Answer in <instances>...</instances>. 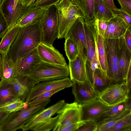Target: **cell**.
Instances as JSON below:
<instances>
[{
    "label": "cell",
    "instance_id": "8d00e7d4",
    "mask_svg": "<svg viewBox=\"0 0 131 131\" xmlns=\"http://www.w3.org/2000/svg\"><path fill=\"white\" fill-rule=\"evenodd\" d=\"M97 126L93 120L81 121L76 131H96Z\"/></svg>",
    "mask_w": 131,
    "mask_h": 131
},
{
    "label": "cell",
    "instance_id": "f907efd6",
    "mask_svg": "<svg viewBox=\"0 0 131 131\" xmlns=\"http://www.w3.org/2000/svg\"><path fill=\"white\" fill-rule=\"evenodd\" d=\"M36 0H31L27 6H29L33 4Z\"/></svg>",
    "mask_w": 131,
    "mask_h": 131
},
{
    "label": "cell",
    "instance_id": "d4e9b609",
    "mask_svg": "<svg viewBox=\"0 0 131 131\" xmlns=\"http://www.w3.org/2000/svg\"><path fill=\"white\" fill-rule=\"evenodd\" d=\"M1 80V82H9L18 74L16 65L9 57L7 53L2 54Z\"/></svg>",
    "mask_w": 131,
    "mask_h": 131
},
{
    "label": "cell",
    "instance_id": "5bb4252c",
    "mask_svg": "<svg viewBox=\"0 0 131 131\" xmlns=\"http://www.w3.org/2000/svg\"><path fill=\"white\" fill-rule=\"evenodd\" d=\"M79 104L77 102L65 103L57 113L58 115L57 124L53 130L55 131L58 127L81 121Z\"/></svg>",
    "mask_w": 131,
    "mask_h": 131
},
{
    "label": "cell",
    "instance_id": "ba28073f",
    "mask_svg": "<svg viewBox=\"0 0 131 131\" xmlns=\"http://www.w3.org/2000/svg\"><path fill=\"white\" fill-rule=\"evenodd\" d=\"M25 6L19 0H1L0 12L7 25L8 30L16 24Z\"/></svg>",
    "mask_w": 131,
    "mask_h": 131
},
{
    "label": "cell",
    "instance_id": "c3c4849f",
    "mask_svg": "<svg viewBox=\"0 0 131 131\" xmlns=\"http://www.w3.org/2000/svg\"><path fill=\"white\" fill-rule=\"evenodd\" d=\"M22 5L24 6H27L31 0H19Z\"/></svg>",
    "mask_w": 131,
    "mask_h": 131
},
{
    "label": "cell",
    "instance_id": "f6af8a7d",
    "mask_svg": "<svg viewBox=\"0 0 131 131\" xmlns=\"http://www.w3.org/2000/svg\"><path fill=\"white\" fill-rule=\"evenodd\" d=\"M125 82L130 94L131 86V65L129 66Z\"/></svg>",
    "mask_w": 131,
    "mask_h": 131
},
{
    "label": "cell",
    "instance_id": "74e56055",
    "mask_svg": "<svg viewBox=\"0 0 131 131\" xmlns=\"http://www.w3.org/2000/svg\"><path fill=\"white\" fill-rule=\"evenodd\" d=\"M60 0H40L35 1L32 4L44 10L48 9L51 6L59 2Z\"/></svg>",
    "mask_w": 131,
    "mask_h": 131
},
{
    "label": "cell",
    "instance_id": "3957f363",
    "mask_svg": "<svg viewBox=\"0 0 131 131\" xmlns=\"http://www.w3.org/2000/svg\"><path fill=\"white\" fill-rule=\"evenodd\" d=\"M58 14V34L57 38H65L68 32L79 17L84 19L80 9L70 0H60L54 5Z\"/></svg>",
    "mask_w": 131,
    "mask_h": 131
},
{
    "label": "cell",
    "instance_id": "8992f818",
    "mask_svg": "<svg viewBox=\"0 0 131 131\" xmlns=\"http://www.w3.org/2000/svg\"><path fill=\"white\" fill-rule=\"evenodd\" d=\"M84 28L87 45L86 73L87 80L92 85L94 71L100 66L94 37L88 21H84Z\"/></svg>",
    "mask_w": 131,
    "mask_h": 131
},
{
    "label": "cell",
    "instance_id": "816d5d0a",
    "mask_svg": "<svg viewBox=\"0 0 131 131\" xmlns=\"http://www.w3.org/2000/svg\"><path fill=\"white\" fill-rule=\"evenodd\" d=\"M40 0H36V1H40Z\"/></svg>",
    "mask_w": 131,
    "mask_h": 131
},
{
    "label": "cell",
    "instance_id": "484cf974",
    "mask_svg": "<svg viewBox=\"0 0 131 131\" xmlns=\"http://www.w3.org/2000/svg\"><path fill=\"white\" fill-rule=\"evenodd\" d=\"M114 84L115 83L104 74L100 66L95 69L93 74L92 86L95 91L99 94Z\"/></svg>",
    "mask_w": 131,
    "mask_h": 131
},
{
    "label": "cell",
    "instance_id": "7402d4cb",
    "mask_svg": "<svg viewBox=\"0 0 131 131\" xmlns=\"http://www.w3.org/2000/svg\"><path fill=\"white\" fill-rule=\"evenodd\" d=\"M129 28L131 27L122 19L114 15L108 21V28L103 37L105 39H118L123 36Z\"/></svg>",
    "mask_w": 131,
    "mask_h": 131
},
{
    "label": "cell",
    "instance_id": "f5cc1de1",
    "mask_svg": "<svg viewBox=\"0 0 131 131\" xmlns=\"http://www.w3.org/2000/svg\"><path fill=\"white\" fill-rule=\"evenodd\" d=\"M1 0H0V3H1Z\"/></svg>",
    "mask_w": 131,
    "mask_h": 131
},
{
    "label": "cell",
    "instance_id": "d590c367",
    "mask_svg": "<svg viewBox=\"0 0 131 131\" xmlns=\"http://www.w3.org/2000/svg\"><path fill=\"white\" fill-rule=\"evenodd\" d=\"M64 89L63 88H58L44 92L36 97L29 102L28 105H31L36 104L49 99L54 94Z\"/></svg>",
    "mask_w": 131,
    "mask_h": 131
},
{
    "label": "cell",
    "instance_id": "db71d44e",
    "mask_svg": "<svg viewBox=\"0 0 131 131\" xmlns=\"http://www.w3.org/2000/svg\"><path fill=\"white\" fill-rule=\"evenodd\" d=\"M1 83H0V85H1Z\"/></svg>",
    "mask_w": 131,
    "mask_h": 131
},
{
    "label": "cell",
    "instance_id": "ee69618b",
    "mask_svg": "<svg viewBox=\"0 0 131 131\" xmlns=\"http://www.w3.org/2000/svg\"><path fill=\"white\" fill-rule=\"evenodd\" d=\"M131 28L128 29L124 36L126 44L128 49L131 51Z\"/></svg>",
    "mask_w": 131,
    "mask_h": 131
},
{
    "label": "cell",
    "instance_id": "9a60e30c",
    "mask_svg": "<svg viewBox=\"0 0 131 131\" xmlns=\"http://www.w3.org/2000/svg\"><path fill=\"white\" fill-rule=\"evenodd\" d=\"M110 106L99 98L81 105L79 104L81 121L94 120Z\"/></svg>",
    "mask_w": 131,
    "mask_h": 131
},
{
    "label": "cell",
    "instance_id": "e0dca14e",
    "mask_svg": "<svg viewBox=\"0 0 131 131\" xmlns=\"http://www.w3.org/2000/svg\"><path fill=\"white\" fill-rule=\"evenodd\" d=\"M37 49L42 62L62 66L67 65L63 56L52 45L41 42Z\"/></svg>",
    "mask_w": 131,
    "mask_h": 131
},
{
    "label": "cell",
    "instance_id": "60d3db41",
    "mask_svg": "<svg viewBox=\"0 0 131 131\" xmlns=\"http://www.w3.org/2000/svg\"><path fill=\"white\" fill-rule=\"evenodd\" d=\"M118 14L117 16L122 19L125 22L131 27V16L124 12L121 9H118Z\"/></svg>",
    "mask_w": 131,
    "mask_h": 131
},
{
    "label": "cell",
    "instance_id": "83f0119b",
    "mask_svg": "<svg viewBox=\"0 0 131 131\" xmlns=\"http://www.w3.org/2000/svg\"><path fill=\"white\" fill-rule=\"evenodd\" d=\"M20 27L15 25L8 30L2 37L0 42V53H8L16 37Z\"/></svg>",
    "mask_w": 131,
    "mask_h": 131
},
{
    "label": "cell",
    "instance_id": "4fadbf2b",
    "mask_svg": "<svg viewBox=\"0 0 131 131\" xmlns=\"http://www.w3.org/2000/svg\"><path fill=\"white\" fill-rule=\"evenodd\" d=\"M98 21L97 19L94 17L89 20V22L95 38L100 67L106 76L107 63L106 46L105 38L101 34L99 29Z\"/></svg>",
    "mask_w": 131,
    "mask_h": 131
},
{
    "label": "cell",
    "instance_id": "7bdbcfd3",
    "mask_svg": "<svg viewBox=\"0 0 131 131\" xmlns=\"http://www.w3.org/2000/svg\"><path fill=\"white\" fill-rule=\"evenodd\" d=\"M108 21L98 20V25L99 29L101 34L103 36L107 28Z\"/></svg>",
    "mask_w": 131,
    "mask_h": 131
},
{
    "label": "cell",
    "instance_id": "bcb514c9",
    "mask_svg": "<svg viewBox=\"0 0 131 131\" xmlns=\"http://www.w3.org/2000/svg\"><path fill=\"white\" fill-rule=\"evenodd\" d=\"M110 8L114 15L118 14V8L116 7L113 0H103Z\"/></svg>",
    "mask_w": 131,
    "mask_h": 131
},
{
    "label": "cell",
    "instance_id": "1f68e13d",
    "mask_svg": "<svg viewBox=\"0 0 131 131\" xmlns=\"http://www.w3.org/2000/svg\"><path fill=\"white\" fill-rule=\"evenodd\" d=\"M64 50L69 61L75 59L79 54L78 47L75 43L71 39H65Z\"/></svg>",
    "mask_w": 131,
    "mask_h": 131
},
{
    "label": "cell",
    "instance_id": "11a10c76",
    "mask_svg": "<svg viewBox=\"0 0 131 131\" xmlns=\"http://www.w3.org/2000/svg\"></svg>",
    "mask_w": 131,
    "mask_h": 131
},
{
    "label": "cell",
    "instance_id": "7a4b0ae2",
    "mask_svg": "<svg viewBox=\"0 0 131 131\" xmlns=\"http://www.w3.org/2000/svg\"><path fill=\"white\" fill-rule=\"evenodd\" d=\"M50 101V99L40 103L28 105L26 108L10 113L0 126V131H14L22 127L41 112Z\"/></svg>",
    "mask_w": 131,
    "mask_h": 131
},
{
    "label": "cell",
    "instance_id": "9c48e42d",
    "mask_svg": "<svg viewBox=\"0 0 131 131\" xmlns=\"http://www.w3.org/2000/svg\"><path fill=\"white\" fill-rule=\"evenodd\" d=\"M131 97L125 82L112 84L99 94V98L108 105L112 106Z\"/></svg>",
    "mask_w": 131,
    "mask_h": 131
},
{
    "label": "cell",
    "instance_id": "836d02e7",
    "mask_svg": "<svg viewBox=\"0 0 131 131\" xmlns=\"http://www.w3.org/2000/svg\"><path fill=\"white\" fill-rule=\"evenodd\" d=\"M131 113V110L127 109L117 116L113 118L107 122L97 126L96 131H109L119 120Z\"/></svg>",
    "mask_w": 131,
    "mask_h": 131
},
{
    "label": "cell",
    "instance_id": "b9f144b4",
    "mask_svg": "<svg viewBox=\"0 0 131 131\" xmlns=\"http://www.w3.org/2000/svg\"><path fill=\"white\" fill-rule=\"evenodd\" d=\"M8 31L6 23L0 12V38Z\"/></svg>",
    "mask_w": 131,
    "mask_h": 131
},
{
    "label": "cell",
    "instance_id": "603a6c76",
    "mask_svg": "<svg viewBox=\"0 0 131 131\" xmlns=\"http://www.w3.org/2000/svg\"><path fill=\"white\" fill-rule=\"evenodd\" d=\"M44 11V10L33 4L25 6L16 25L21 27L34 22H39L42 17Z\"/></svg>",
    "mask_w": 131,
    "mask_h": 131
},
{
    "label": "cell",
    "instance_id": "d6a6232c",
    "mask_svg": "<svg viewBox=\"0 0 131 131\" xmlns=\"http://www.w3.org/2000/svg\"><path fill=\"white\" fill-rule=\"evenodd\" d=\"M131 113L119 120L109 131H130Z\"/></svg>",
    "mask_w": 131,
    "mask_h": 131
},
{
    "label": "cell",
    "instance_id": "e575fe53",
    "mask_svg": "<svg viewBox=\"0 0 131 131\" xmlns=\"http://www.w3.org/2000/svg\"><path fill=\"white\" fill-rule=\"evenodd\" d=\"M58 115L51 117L48 121L34 127L32 130L34 131H49L53 130L56 127L58 121Z\"/></svg>",
    "mask_w": 131,
    "mask_h": 131
},
{
    "label": "cell",
    "instance_id": "cb8c5ba5",
    "mask_svg": "<svg viewBox=\"0 0 131 131\" xmlns=\"http://www.w3.org/2000/svg\"><path fill=\"white\" fill-rule=\"evenodd\" d=\"M68 66L71 81L83 82L87 80L85 64L80 57L78 55L75 59L69 61Z\"/></svg>",
    "mask_w": 131,
    "mask_h": 131
},
{
    "label": "cell",
    "instance_id": "ab89813d",
    "mask_svg": "<svg viewBox=\"0 0 131 131\" xmlns=\"http://www.w3.org/2000/svg\"><path fill=\"white\" fill-rule=\"evenodd\" d=\"M81 121L66 126L57 128L55 131H76L80 126Z\"/></svg>",
    "mask_w": 131,
    "mask_h": 131
},
{
    "label": "cell",
    "instance_id": "5b68a950",
    "mask_svg": "<svg viewBox=\"0 0 131 131\" xmlns=\"http://www.w3.org/2000/svg\"><path fill=\"white\" fill-rule=\"evenodd\" d=\"M39 23L41 31V42L52 45L58 34L57 12L54 5L45 10Z\"/></svg>",
    "mask_w": 131,
    "mask_h": 131
},
{
    "label": "cell",
    "instance_id": "d6986e66",
    "mask_svg": "<svg viewBox=\"0 0 131 131\" xmlns=\"http://www.w3.org/2000/svg\"><path fill=\"white\" fill-rule=\"evenodd\" d=\"M41 62L36 48L22 58L16 64L18 74L28 76Z\"/></svg>",
    "mask_w": 131,
    "mask_h": 131
},
{
    "label": "cell",
    "instance_id": "44dd1931",
    "mask_svg": "<svg viewBox=\"0 0 131 131\" xmlns=\"http://www.w3.org/2000/svg\"><path fill=\"white\" fill-rule=\"evenodd\" d=\"M131 97H129L124 101L110 106L94 121L97 126L117 116L127 109L131 110Z\"/></svg>",
    "mask_w": 131,
    "mask_h": 131
},
{
    "label": "cell",
    "instance_id": "ac0fdd59",
    "mask_svg": "<svg viewBox=\"0 0 131 131\" xmlns=\"http://www.w3.org/2000/svg\"><path fill=\"white\" fill-rule=\"evenodd\" d=\"M12 85L19 99L25 102L26 97L37 83L28 76L18 74L9 82Z\"/></svg>",
    "mask_w": 131,
    "mask_h": 131
},
{
    "label": "cell",
    "instance_id": "7dc6e473",
    "mask_svg": "<svg viewBox=\"0 0 131 131\" xmlns=\"http://www.w3.org/2000/svg\"><path fill=\"white\" fill-rule=\"evenodd\" d=\"M10 114L7 112H0V126Z\"/></svg>",
    "mask_w": 131,
    "mask_h": 131
},
{
    "label": "cell",
    "instance_id": "681fc988",
    "mask_svg": "<svg viewBox=\"0 0 131 131\" xmlns=\"http://www.w3.org/2000/svg\"><path fill=\"white\" fill-rule=\"evenodd\" d=\"M2 54L0 53V83L1 80Z\"/></svg>",
    "mask_w": 131,
    "mask_h": 131
},
{
    "label": "cell",
    "instance_id": "4316f807",
    "mask_svg": "<svg viewBox=\"0 0 131 131\" xmlns=\"http://www.w3.org/2000/svg\"><path fill=\"white\" fill-rule=\"evenodd\" d=\"M94 17L99 21H109L114 15L103 0H94Z\"/></svg>",
    "mask_w": 131,
    "mask_h": 131
},
{
    "label": "cell",
    "instance_id": "6da1fadb",
    "mask_svg": "<svg viewBox=\"0 0 131 131\" xmlns=\"http://www.w3.org/2000/svg\"><path fill=\"white\" fill-rule=\"evenodd\" d=\"M41 42V31L39 22L21 27L7 53L16 64L22 58L36 49Z\"/></svg>",
    "mask_w": 131,
    "mask_h": 131
},
{
    "label": "cell",
    "instance_id": "52a82bcc",
    "mask_svg": "<svg viewBox=\"0 0 131 131\" xmlns=\"http://www.w3.org/2000/svg\"><path fill=\"white\" fill-rule=\"evenodd\" d=\"M107 52L106 76L115 83L125 82L118 66L117 50L118 39L105 38Z\"/></svg>",
    "mask_w": 131,
    "mask_h": 131
},
{
    "label": "cell",
    "instance_id": "30bf717a",
    "mask_svg": "<svg viewBox=\"0 0 131 131\" xmlns=\"http://www.w3.org/2000/svg\"><path fill=\"white\" fill-rule=\"evenodd\" d=\"M84 22L83 18H78L68 32L65 38H69L74 42L78 49V56L82 58L85 64L87 45Z\"/></svg>",
    "mask_w": 131,
    "mask_h": 131
},
{
    "label": "cell",
    "instance_id": "f35d334b",
    "mask_svg": "<svg viewBox=\"0 0 131 131\" xmlns=\"http://www.w3.org/2000/svg\"><path fill=\"white\" fill-rule=\"evenodd\" d=\"M122 10L131 16V0H117Z\"/></svg>",
    "mask_w": 131,
    "mask_h": 131
},
{
    "label": "cell",
    "instance_id": "ffe728a7",
    "mask_svg": "<svg viewBox=\"0 0 131 131\" xmlns=\"http://www.w3.org/2000/svg\"><path fill=\"white\" fill-rule=\"evenodd\" d=\"M117 57L119 69L125 80L131 65V51L127 47L124 36L118 38Z\"/></svg>",
    "mask_w": 131,
    "mask_h": 131
},
{
    "label": "cell",
    "instance_id": "277c9868",
    "mask_svg": "<svg viewBox=\"0 0 131 131\" xmlns=\"http://www.w3.org/2000/svg\"><path fill=\"white\" fill-rule=\"evenodd\" d=\"M69 75V68L67 65L62 66L42 61L28 76L37 84L43 81L67 78Z\"/></svg>",
    "mask_w": 131,
    "mask_h": 131
},
{
    "label": "cell",
    "instance_id": "4dcf8cb0",
    "mask_svg": "<svg viewBox=\"0 0 131 131\" xmlns=\"http://www.w3.org/2000/svg\"><path fill=\"white\" fill-rule=\"evenodd\" d=\"M28 103L24 102L18 99L10 102L0 106V112H4L10 113L26 108Z\"/></svg>",
    "mask_w": 131,
    "mask_h": 131
},
{
    "label": "cell",
    "instance_id": "f546056e",
    "mask_svg": "<svg viewBox=\"0 0 131 131\" xmlns=\"http://www.w3.org/2000/svg\"><path fill=\"white\" fill-rule=\"evenodd\" d=\"M1 83L0 86V106L19 99L12 85L10 83L8 82Z\"/></svg>",
    "mask_w": 131,
    "mask_h": 131
},
{
    "label": "cell",
    "instance_id": "7c38bea8",
    "mask_svg": "<svg viewBox=\"0 0 131 131\" xmlns=\"http://www.w3.org/2000/svg\"><path fill=\"white\" fill-rule=\"evenodd\" d=\"M70 79L66 78L43 81L37 84L31 89L27 96L25 101L28 103L42 93L58 88H66L72 87Z\"/></svg>",
    "mask_w": 131,
    "mask_h": 131
},
{
    "label": "cell",
    "instance_id": "8fae6325",
    "mask_svg": "<svg viewBox=\"0 0 131 131\" xmlns=\"http://www.w3.org/2000/svg\"><path fill=\"white\" fill-rule=\"evenodd\" d=\"M72 82V93L75 102L80 105L99 98V94L94 90L92 85L86 80L83 82L74 80Z\"/></svg>",
    "mask_w": 131,
    "mask_h": 131
},
{
    "label": "cell",
    "instance_id": "f1b7e54d",
    "mask_svg": "<svg viewBox=\"0 0 131 131\" xmlns=\"http://www.w3.org/2000/svg\"><path fill=\"white\" fill-rule=\"evenodd\" d=\"M81 11L84 21L94 18V0H70Z\"/></svg>",
    "mask_w": 131,
    "mask_h": 131
},
{
    "label": "cell",
    "instance_id": "2e32d148",
    "mask_svg": "<svg viewBox=\"0 0 131 131\" xmlns=\"http://www.w3.org/2000/svg\"><path fill=\"white\" fill-rule=\"evenodd\" d=\"M65 103L64 100H61L53 105L44 108L23 125L21 129L23 131L31 130L35 126L48 121L57 113Z\"/></svg>",
    "mask_w": 131,
    "mask_h": 131
}]
</instances>
